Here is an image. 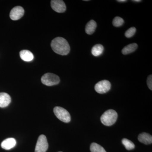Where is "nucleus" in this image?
Wrapping results in <instances>:
<instances>
[{
  "mask_svg": "<svg viewBox=\"0 0 152 152\" xmlns=\"http://www.w3.org/2000/svg\"><path fill=\"white\" fill-rule=\"evenodd\" d=\"M43 84L48 86L58 85L60 82L59 77L57 75L50 73L45 74L41 78Z\"/></svg>",
  "mask_w": 152,
  "mask_h": 152,
  "instance_id": "7ed1b4c3",
  "label": "nucleus"
},
{
  "mask_svg": "<svg viewBox=\"0 0 152 152\" xmlns=\"http://www.w3.org/2000/svg\"><path fill=\"white\" fill-rule=\"evenodd\" d=\"M48 148V143L46 137L44 135H41L38 138L35 152H46Z\"/></svg>",
  "mask_w": 152,
  "mask_h": 152,
  "instance_id": "39448f33",
  "label": "nucleus"
},
{
  "mask_svg": "<svg viewBox=\"0 0 152 152\" xmlns=\"http://www.w3.org/2000/svg\"><path fill=\"white\" fill-rule=\"evenodd\" d=\"M132 1L134 2H141L142 1H140V0H134V1Z\"/></svg>",
  "mask_w": 152,
  "mask_h": 152,
  "instance_id": "4be33fe9",
  "label": "nucleus"
},
{
  "mask_svg": "<svg viewBox=\"0 0 152 152\" xmlns=\"http://www.w3.org/2000/svg\"><path fill=\"white\" fill-rule=\"evenodd\" d=\"M97 27V24L94 20H91L86 26V32L88 35H91L95 31Z\"/></svg>",
  "mask_w": 152,
  "mask_h": 152,
  "instance_id": "ddd939ff",
  "label": "nucleus"
},
{
  "mask_svg": "<svg viewBox=\"0 0 152 152\" xmlns=\"http://www.w3.org/2000/svg\"><path fill=\"white\" fill-rule=\"evenodd\" d=\"M51 46L55 53L62 56L68 55L70 51V47L67 41L61 37L53 39L51 43Z\"/></svg>",
  "mask_w": 152,
  "mask_h": 152,
  "instance_id": "f257e3e1",
  "label": "nucleus"
},
{
  "mask_svg": "<svg viewBox=\"0 0 152 152\" xmlns=\"http://www.w3.org/2000/svg\"></svg>",
  "mask_w": 152,
  "mask_h": 152,
  "instance_id": "5701e85b",
  "label": "nucleus"
},
{
  "mask_svg": "<svg viewBox=\"0 0 152 152\" xmlns=\"http://www.w3.org/2000/svg\"><path fill=\"white\" fill-rule=\"evenodd\" d=\"M104 48L103 46L100 44L95 45L93 47L91 50L92 54L95 57L101 56L103 53Z\"/></svg>",
  "mask_w": 152,
  "mask_h": 152,
  "instance_id": "2eb2a0df",
  "label": "nucleus"
},
{
  "mask_svg": "<svg viewBox=\"0 0 152 152\" xmlns=\"http://www.w3.org/2000/svg\"><path fill=\"white\" fill-rule=\"evenodd\" d=\"M11 102V97L8 94L6 93H0V107H7Z\"/></svg>",
  "mask_w": 152,
  "mask_h": 152,
  "instance_id": "9d476101",
  "label": "nucleus"
},
{
  "mask_svg": "<svg viewBox=\"0 0 152 152\" xmlns=\"http://www.w3.org/2000/svg\"><path fill=\"white\" fill-rule=\"evenodd\" d=\"M138 48V45L136 43H132L125 47L122 50L124 55H128L134 52Z\"/></svg>",
  "mask_w": 152,
  "mask_h": 152,
  "instance_id": "4468645a",
  "label": "nucleus"
},
{
  "mask_svg": "<svg viewBox=\"0 0 152 152\" xmlns=\"http://www.w3.org/2000/svg\"><path fill=\"white\" fill-rule=\"evenodd\" d=\"M139 141L145 145H149L152 143V137L148 133L143 132L140 134L138 137Z\"/></svg>",
  "mask_w": 152,
  "mask_h": 152,
  "instance_id": "9b49d317",
  "label": "nucleus"
},
{
  "mask_svg": "<svg viewBox=\"0 0 152 152\" xmlns=\"http://www.w3.org/2000/svg\"><path fill=\"white\" fill-rule=\"evenodd\" d=\"M117 1L119 2H126L127 1L126 0H118Z\"/></svg>",
  "mask_w": 152,
  "mask_h": 152,
  "instance_id": "412c9836",
  "label": "nucleus"
},
{
  "mask_svg": "<svg viewBox=\"0 0 152 152\" xmlns=\"http://www.w3.org/2000/svg\"><path fill=\"white\" fill-rule=\"evenodd\" d=\"M136 32V28L135 27H132L129 28L126 32L125 35L126 37L130 38L132 37L135 34Z\"/></svg>",
  "mask_w": 152,
  "mask_h": 152,
  "instance_id": "6ab92c4d",
  "label": "nucleus"
},
{
  "mask_svg": "<svg viewBox=\"0 0 152 152\" xmlns=\"http://www.w3.org/2000/svg\"><path fill=\"white\" fill-rule=\"evenodd\" d=\"M16 145V141L15 139L13 138H10L6 139L2 142L1 147L4 149L9 150L15 147Z\"/></svg>",
  "mask_w": 152,
  "mask_h": 152,
  "instance_id": "1a4fd4ad",
  "label": "nucleus"
},
{
  "mask_svg": "<svg viewBox=\"0 0 152 152\" xmlns=\"http://www.w3.org/2000/svg\"><path fill=\"white\" fill-rule=\"evenodd\" d=\"M90 150L91 152H107L102 146L95 142L91 144Z\"/></svg>",
  "mask_w": 152,
  "mask_h": 152,
  "instance_id": "dca6fc26",
  "label": "nucleus"
},
{
  "mask_svg": "<svg viewBox=\"0 0 152 152\" xmlns=\"http://www.w3.org/2000/svg\"><path fill=\"white\" fill-rule=\"evenodd\" d=\"M122 142L123 145L125 146L126 150L130 151V150H133L134 148V144L133 142L127 139H123L122 140Z\"/></svg>",
  "mask_w": 152,
  "mask_h": 152,
  "instance_id": "f3484780",
  "label": "nucleus"
},
{
  "mask_svg": "<svg viewBox=\"0 0 152 152\" xmlns=\"http://www.w3.org/2000/svg\"><path fill=\"white\" fill-rule=\"evenodd\" d=\"M55 115L63 122L68 123L70 122L71 116L66 109L60 107H55L53 110Z\"/></svg>",
  "mask_w": 152,
  "mask_h": 152,
  "instance_id": "20e7f679",
  "label": "nucleus"
},
{
  "mask_svg": "<svg viewBox=\"0 0 152 152\" xmlns=\"http://www.w3.org/2000/svg\"><path fill=\"white\" fill-rule=\"evenodd\" d=\"M118 118V114L113 110H109L103 114L101 117V121L102 124L106 126L113 125Z\"/></svg>",
  "mask_w": 152,
  "mask_h": 152,
  "instance_id": "f03ea898",
  "label": "nucleus"
},
{
  "mask_svg": "<svg viewBox=\"0 0 152 152\" xmlns=\"http://www.w3.org/2000/svg\"><path fill=\"white\" fill-rule=\"evenodd\" d=\"M24 14V10L20 6H17L12 9L10 13V18L13 20L20 19Z\"/></svg>",
  "mask_w": 152,
  "mask_h": 152,
  "instance_id": "6e6552de",
  "label": "nucleus"
},
{
  "mask_svg": "<svg viewBox=\"0 0 152 152\" xmlns=\"http://www.w3.org/2000/svg\"><path fill=\"white\" fill-rule=\"evenodd\" d=\"M51 6L53 10L58 13L64 12L66 9L65 4L61 0H52Z\"/></svg>",
  "mask_w": 152,
  "mask_h": 152,
  "instance_id": "0eeeda50",
  "label": "nucleus"
},
{
  "mask_svg": "<svg viewBox=\"0 0 152 152\" xmlns=\"http://www.w3.org/2000/svg\"><path fill=\"white\" fill-rule=\"evenodd\" d=\"M110 83L107 80H103L98 82L95 86L96 91L99 94H103L108 92L111 89Z\"/></svg>",
  "mask_w": 152,
  "mask_h": 152,
  "instance_id": "423d86ee",
  "label": "nucleus"
},
{
  "mask_svg": "<svg viewBox=\"0 0 152 152\" xmlns=\"http://www.w3.org/2000/svg\"><path fill=\"white\" fill-rule=\"evenodd\" d=\"M124 23V20L121 18L119 17H116L114 18L113 21V24L114 26L118 27L121 26Z\"/></svg>",
  "mask_w": 152,
  "mask_h": 152,
  "instance_id": "a211bd4d",
  "label": "nucleus"
},
{
  "mask_svg": "<svg viewBox=\"0 0 152 152\" xmlns=\"http://www.w3.org/2000/svg\"><path fill=\"white\" fill-rule=\"evenodd\" d=\"M20 57L23 61L26 62H30L34 58L32 53L28 50H23L20 53Z\"/></svg>",
  "mask_w": 152,
  "mask_h": 152,
  "instance_id": "f8f14e48",
  "label": "nucleus"
},
{
  "mask_svg": "<svg viewBox=\"0 0 152 152\" xmlns=\"http://www.w3.org/2000/svg\"><path fill=\"white\" fill-rule=\"evenodd\" d=\"M147 85L148 87L151 90H152V75H150L148 76L147 79Z\"/></svg>",
  "mask_w": 152,
  "mask_h": 152,
  "instance_id": "aec40b11",
  "label": "nucleus"
}]
</instances>
